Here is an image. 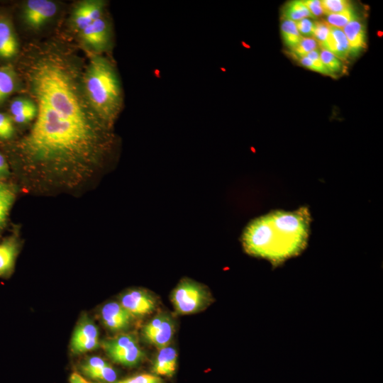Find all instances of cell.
Wrapping results in <instances>:
<instances>
[{"label": "cell", "instance_id": "obj_1", "mask_svg": "<svg viewBox=\"0 0 383 383\" xmlns=\"http://www.w3.org/2000/svg\"><path fill=\"white\" fill-rule=\"evenodd\" d=\"M57 45L31 53L25 70L37 114L16 145L22 170L43 182L74 187L111 148L112 127L94 111L83 87L84 67Z\"/></svg>", "mask_w": 383, "mask_h": 383}, {"label": "cell", "instance_id": "obj_2", "mask_svg": "<svg viewBox=\"0 0 383 383\" xmlns=\"http://www.w3.org/2000/svg\"><path fill=\"white\" fill-rule=\"evenodd\" d=\"M309 214L306 209L277 211L252 221L243 235L245 251L274 264L299 254L306 246Z\"/></svg>", "mask_w": 383, "mask_h": 383}, {"label": "cell", "instance_id": "obj_3", "mask_svg": "<svg viewBox=\"0 0 383 383\" xmlns=\"http://www.w3.org/2000/svg\"><path fill=\"white\" fill-rule=\"evenodd\" d=\"M91 54L83 72L84 91L97 115L113 127L123 104L120 77L111 60L101 54Z\"/></svg>", "mask_w": 383, "mask_h": 383}, {"label": "cell", "instance_id": "obj_4", "mask_svg": "<svg viewBox=\"0 0 383 383\" xmlns=\"http://www.w3.org/2000/svg\"><path fill=\"white\" fill-rule=\"evenodd\" d=\"M108 356L115 362L132 367L142 361L145 355L132 334H121L101 343Z\"/></svg>", "mask_w": 383, "mask_h": 383}, {"label": "cell", "instance_id": "obj_5", "mask_svg": "<svg viewBox=\"0 0 383 383\" xmlns=\"http://www.w3.org/2000/svg\"><path fill=\"white\" fill-rule=\"evenodd\" d=\"M172 301L177 312L189 314L203 309L209 302V295L200 284L184 279L174 289Z\"/></svg>", "mask_w": 383, "mask_h": 383}, {"label": "cell", "instance_id": "obj_6", "mask_svg": "<svg viewBox=\"0 0 383 383\" xmlns=\"http://www.w3.org/2000/svg\"><path fill=\"white\" fill-rule=\"evenodd\" d=\"M78 33L82 43L91 53L101 55L111 48V26L104 15Z\"/></svg>", "mask_w": 383, "mask_h": 383}, {"label": "cell", "instance_id": "obj_7", "mask_svg": "<svg viewBox=\"0 0 383 383\" xmlns=\"http://www.w3.org/2000/svg\"><path fill=\"white\" fill-rule=\"evenodd\" d=\"M174 333L172 319L166 313H159L143 328V335L150 344L160 350L171 342Z\"/></svg>", "mask_w": 383, "mask_h": 383}, {"label": "cell", "instance_id": "obj_8", "mask_svg": "<svg viewBox=\"0 0 383 383\" xmlns=\"http://www.w3.org/2000/svg\"><path fill=\"white\" fill-rule=\"evenodd\" d=\"M57 4L50 0H28L23 8V19L33 29L44 26L57 13Z\"/></svg>", "mask_w": 383, "mask_h": 383}, {"label": "cell", "instance_id": "obj_9", "mask_svg": "<svg viewBox=\"0 0 383 383\" xmlns=\"http://www.w3.org/2000/svg\"><path fill=\"white\" fill-rule=\"evenodd\" d=\"M99 330L90 319L84 318L77 324L72 339L71 350L75 354L93 350L99 346Z\"/></svg>", "mask_w": 383, "mask_h": 383}, {"label": "cell", "instance_id": "obj_10", "mask_svg": "<svg viewBox=\"0 0 383 383\" xmlns=\"http://www.w3.org/2000/svg\"><path fill=\"white\" fill-rule=\"evenodd\" d=\"M106 2L101 0H85L77 4L74 8L71 21L79 32L104 15Z\"/></svg>", "mask_w": 383, "mask_h": 383}, {"label": "cell", "instance_id": "obj_11", "mask_svg": "<svg viewBox=\"0 0 383 383\" xmlns=\"http://www.w3.org/2000/svg\"><path fill=\"white\" fill-rule=\"evenodd\" d=\"M133 316L150 314L155 309V299L143 289H131L124 293L119 302Z\"/></svg>", "mask_w": 383, "mask_h": 383}, {"label": "cell", "instance_id": "obj_12", "mask_svg": "<svg viewBox=\"0 0 383 383\" xmlns=\"http://www.w3.org/2000/svg\"><path fill=\"white\" fill-rule=\"evenodd\" d=\"M103 324L112 331H121L131 324L133 316L119 302H109L100 311Z\"/></svg>", "mask_w": 383, "mask_h": 383}, {"label": "cell", "instance_id": "obj_13", "mask_svg": "<svg viewBox=\"0 0 383 383\" xmlns=\"http://www.w3.org/2000/svg\"><path fill=\"white\" fill-rule=\"evenodd\" d=\"M18 50V40L12 21L7 15L0 13V59L10 60Z\"/></svg>", "mask_w": 383, "mask_h": 383}, {"label": "cell", "instance_id": "obj_14", "mask_svg": "<svg viewBox=\"0 0 383 383\" xmlns=\"http://www.w3.org/2000/svg\"><path fill=\"white\" fill-rule=\"evenodd\" d=\"M19 249L20 241L14 233L0 242V277L6 278L11 274Z\"/></svg>", "mask_w": 383, "mask_h": 383}, {"label": "cell", "instance_id": "obj_15", "mask_svg": "<svg viewBox=\"0 0 383 383\" xmlns=\"http://www.w3.org/2000/svg\"><path fill=\"white\" fill-rule=\"evenodd\" d=\"M82 372L88 377L113 383L117 379L115 369L104 359L94 356L86 360L81 366Z\"/></svg>", "mask_w": 383, "mask_h": 383}, {"label": "cell", "instance_id": "obj_16", "mask_svg": "<svg viewBox=\"0 0 383 383\" xmlns=\"http://www.w3.org/2000/svg\"><path fill=\"white\" fill-rule=\"evenodd\" d=\"M10 116L14 123L26 124L34 121L37 114V106L30 98L18 96L10 104Z\"/></svg>", "mask_w": 383, "mask_h": 383}, {"label": "cell", "instance_id": "obj_17", "mask_svg": "<svg viewBox=\"0 0 383 383\" xmlns=\"http://www.w3.org/2000/svg\"><path fill=\"white\" fill-rule=\"evenodd\" d=\"M341 30L347 38L350 54L357 55L366 48V30L361 21L355 20Z\"/></svg>", "mask_w": 383, "mask_h": 383}, {"label": "cell", "instance_id": "obj_18", "mask_svg": "<svg viewBox=\"0 0 383 383\" xmlns=\"http://www.w3.org/2000/svg\"><path fill=\"white\" fill-rule=\"evenodd\" d=\"M177 361V350L167 345L159 350L154 362L153 372L157 375L172 377L176 370Z\"/></svg>", "mask_w": 383, "mask_h": 383}, {"label": "cell", "instance_id": "obj_19", "mask_svg": "<svg viewBox=\"0 0 383 383\" xmlns=\"http://www.w3.org/2000/svg\"><path fill=\"white\" fill-rule=\"evenodd\" d=\"M322 49L329 51L339 60H346L350 55L348 40L343 31L332 26Z\"/></svg>", "mask_w": 383, "mask_h": 383}, {"label": "cell", "instance_id": "obj_20", "mask_svg": "<svg viewBox=\"0 0 383 383\" xmlns=\"http://www.w3.org/2000/svg\"><path fill=\"white\" fill-rule=\"evenodd\" d=\"M16 197L14 184L0 180V233L6 228L9 213Z\"/></svg>", "mask_w": 383, "mask_h": 383}, {"label": "cell", "instance_id": "obj_21", "mask_svg": "<svg viewBox=\"0 0 383 383\" xmlns=\"http://www.w3.org/2000/svg\"><path fill=\"white\" fill-rule=\"evenodd\" d=\"M18 76L10 65L0 67V104L4 102L18 88Z\"/></svg>", "mask_w": 383, "mask_h": 383}, {"label": "cell", "instance_id": "obj_22", "mask_svg": "<svg viewBox=\"0 0 383 383\" xmlns=\"http://www.w3.org/2000/svg\"><path fill=\"white\" fill-rule=\"evenodd\" d=\"M282 17L284 20L294 22L308 17L314 18L303 1L297 0L289 1L284 6Z\"/></svg>", "mask_w": 383, "mask_h": 383}, {"label": "cell", "instance_id": "obj_23", "mask_svg": "<svg viewBox=\"0 0 383 383\" xmlns=\"http://www.w3.org/2000/svg\"><path fill=\"white\" fill-rule=\"evenodd\" d=\"M281 35L284 44L291 50L299 43L302 38L297 30L295 22L289 20L282 21Z\"/></svg>", "mask_w": 383, "mask_h": 383}, {"label": "cell", "instance_id": "obj_24", "mask_svg": "<svg viewBox=\"0 0 383 383\" xmlns=\"http://www.w3.org/2000/svg\"><path fill=\"white\" fill-rule=\"evenodd\" d=\"M357 18L355 11L350 7L340 13L328 15L326 21L332 27L342 29L349 23L357 20Z\"/></svg>", "mask_w": 383, "mask_h": 383}, {"label": "cell", "instance_id": "obj_25", "mask_svg": "<svg viewBox=\"0 0 383 383\" xmlns=\"http://www.w3.org/2000/svg\"><path fill=\"white\" fill-rule=\"evenodd\" d=\"M14 122L9 114L0 112V140H9L15 135Z\"/></svg>", "mask_w": 383, "mask_h": 383}, {"label": "cell", "instance_id": "obj_26", "mask_svg": "<svg viewBox=\"0 0 383 383\" xmlns=\"http://www.w3.org/2000/svg\"><path fill=\"white\" fill-rule=\"evenodd\" d=\"M320 57L331 76L334 73L340 72L342 70L343 64L341 61L329 51L322 49L320 52Z\"/></svg>", "mask_w": 383, "mask_h": 383}, {"label": "cell", "instance_id": "obj_27", "mask_svg": "<svg viewBox=\"0 0 383 383\" xmlns=\"http://www.w3.org/2000/svg\"><path fill=\"white\" fill-rule=\"evenodd\" d=\"M318 43L313 38L302 37L299 43L292 50L298 59L306 57L310 52L318 49Z\"/></svg>", "mask_w": 383, "mask_h": 383}, {"label": "cell", "instance_id": "obj_28", "mask_svg": "<svg viewBox=\"0 0 383 383\" xmlns=\"http://www.w3.org/2000/svg\"><path fill=\"white\" fill-rule=\"evenodd\" d=\"M320 1L324 14L326 15L340 13L352 7L350 3L345 0H322Z\"/></svg>", "mask_w": 383, "mask_h": 383}, {"label": "cell", "instance_id": "obj_29", "mask_svg": "<svg viewBox=\"0 0 383 383\" xmlns=\"http://www.w3.org/2000/svg\"><path fill=\"white\" fill-rule=\"evenodd\" d=\"M331 26L326 21H315L313 38L322 48L328 37Z\"/></svg>", "mask_w": 383, "mask_h": 383}, {"label": "cell", "instance_id": "obj_30", "mask_svg": "<svg viewBox=\"0 0 383 383\" xmlns=\"http://www.w3.org/2000/svg\"><path fill=\"white\" fill-rule=\"evenodd\" d=\"M296 28L302 37L313 38L314 22L306 18L295 22Z\"/></svg>", "mask_w": 383, "mask_h": 383}, {"label": "cell", "instance_id": "obj_31", "mask_svg": "<svg viewBox=\"0 0 383 383\" xmlns=\"http://www.w3.org/2000/svg\"><path fill=\"white\" fill-rule=\"evenodd\" d=\"M121 383H163L157 376L149 374H142L120 381Z\"/></svg>", "mask_w": 383, "mask_h": 383}, {"label": "cell", "instance_id": "obj_32", "mask_svg": "<svg viewBox=\"0 0 383 383\" xmlns=\"http://www.w3.org/2000/svg\"><path fill=\"white\" fill-rule=\"evenodd\" d=\"M306 57L309 58L313 65H314L316 72L321 73L325 75H331L329 72L326 70L324 65L323 64L321 57H320V52L318 50V49L314 50L311 52H310Z\"/></svg>", "mask_w": 383, "mask_h": 383}, {"label": "cell", "instance_id": "obj_33", "mask_svg": "<svg viewBox=\"0 0 383 383\" xmlns=\"http://www.w3.org/2000/svg\"><path fill=\"white\" fill-rule=\"evenodd\" d=\"M311 13L315 18L324 14L323 10L321 5V1L318 0H305L303 1Z\"/></svg>", "mask_w": 383, "mask_h": 383}, {"label": "cell", "instance_id": "obj_34", "mask_svg": "<svg viewBox=\"0 0 383 383\" xmlns=\"http://www.w3.org/2000/svg\"><path fill=\"white\" fill-rule=\"evenodd\" d=\"M11 175L10 167L6 157L0 152V180H6Z\"/></svg>", "mask_w": 383, "mask_h": 383}, {"label": "cell", "instance_id": "obj_35", "mask_svg": "<svg viewBox=\"0 0 383 383\" xmlns=\"http://www.w3.org/2000/svg\"><path fill=\"white\" fill-rule=\"evenodd\" d=\"M70 383H91V382L85 379L82 375H80L77 372H74L70 376Z\"/></svg>", "mask_w": 383, "mask_h": 383}, {"label": "cell", "instance_id": "obj_36", "mask_svg": "<svg viewBox=\"0 0 383 383\" xmlns=\"http://www.w3.org/2000/svg\"><path fill=\"white\" fill-rule=\"evenodd\" d=\"M300 63L305 67L312 71L316 72V70L313 65L311 60L306 56L299 59Z\"/></svg>", "mask_w": 383, "mask_h": 383}, {"label": "cell", "instance_id": "obj_37", "mask_svg": "<svg viewBox=\"0 0 383 383\" xmlns=\"http://www.w3.org/2000/svg\"><path fill=\"white\" fill-rule=\"evenodd\" d=\"M116 383H121V382L119 381V382H116Z\"/></svg>", "mask_w": 383, "mask_h": 383}]
</instances>
